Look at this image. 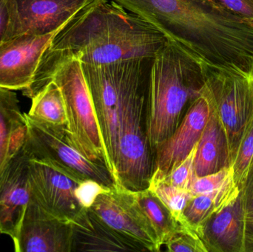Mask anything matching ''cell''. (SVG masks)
<instances>
[{"label":"cell","instance_id":"cell-1","mask_svg":"<svg viewBox=\"0 0 253 252\" xmlns=\"http://www.w3.org/2000/svg\"><path fill=\"white\" fill-rule=\"evenodd\" d=\"M202 66L253 76V22L213 0H114Z\"/></svg>","mask_w":253,"mask_h":252},{"label":"cell","instance_id":"cell-2","mask_svg":"<svg viewBox=\"0 0 253 252\" xmlns=\"http://www.w3.org/2000/svg\"><path fill=\"white\" fill-rule=\"evenodd\" d=\"M166 42L158 30L114 0H92L55 36L43 56L104 65L153 58Z\"/></svg>","mask_w":253,"mask_h":252},{"label":"cell","instance_id":"cell-3","mask_svg":"<svg viewBox=\"0 0 253 252\" xmlns=\"http://www.w3.org/2000/svg\"><path fill=\"white\" fill-rule=\"evenodd\" d=\"M204 67L167 42L152 59L147 100V136L152 153L179 125L185 108L201 94Z\"/></svg>","mask_w":253,"mask_h":252},{"label":"cell","instance_id":"cell-4","mask_svg":"<svg viewBox=\"0 0 253 252\" xmlns=\"http://www.w3.org/2000/svg\"><path fill=\"white\" fill-rule=\"evenodd\" d=\"M152 59H128L120 108L116 184L132 191L147 189L153 173V156L147 136Z\"/></svg>","mask_w":253,"mask_h":252},{"label":"cell","instance_id":"cell-5","mask_svg":"<svg viewBox=\"0 0 253 252\" xmlns=\"http://www.w3.org/2000/svg\"><path fill=\"white\" fill-rule=\"evenodd\" d=\"M51 81L63 97L65 129L71 142L87 159L106 166L102 134L83 64L71 58L42 56L34 81L23 90L24 95L32 99Z\"/></svg>","mask_w":253,"mask_h":252},{"label":"cell","instance_id":"cell-6","mask_svg":"<svg viewBox=\"0 0 253 252\" xmlns=\"http://www.w3.org/2000/svg\"><path fill=\"white\" fill-rule=\"evenodd\" d=\"M204 71L202 92L224 127L232 167L253 117V76L211 67H204Z\"/></svg>","mask_w":253,"mask_h":252},{"label":"cell","instance_id":"cell-7","mask_svg":"<svg viewBox=\"0 0 253 252\" xmlns=\"http://www.w3.org/2000/svg\"><path fill=\"white\" fill-rule=\"evenodd\" d=\"M127 59L104 65L83 64L106 155L107 168L116 183L120 112ZM117 185V184H116Z\"/></svg>","mask_w":253,"mask_h":252},{"label":"cell","instance_id":"cell-8","mask_svg":"<svg viewBox=\"0 0 253 252\" xmlns=\"http://www.w3.org/2000/svg\"><path fill=\"white\" fill-rule=\"evenodd\" d=\"M26 117L24 147L31 159L50 163L73 173L113 188L115 181L106 166L87 159L71 142L65 126H56Z\"/></svg>","mask_w":253,"mask_h":252},{"label":"cell","instance_id":"cell-9","mask_svg":"<svg viewBox=\"0 0 253 252\" xmlns=\"http://www.w3.org/2000/svg\"><path fill=\"white\" fill-rule=\"evenodd\" d=\"M83 176L50 163L31 159L28 180L31 198L44 211L71 223L84 210L77 190L85 180Z\"/></svg>","mask_w":253,"mask_h":252},{"label":"cell","instance_id":"cell-10","mask_svg":"<svg viewBox=\"0 0 253 252\" xmlns=\"http://www.w3.org/2000/svg\"><path fill=\"white\" fill-rule=\"evenodd\" d=\"M90 209L108 226L141 244L147 252L161 251L157 236L132 199L129 189L116 185L98 195Z\"/></svg>","mask_w":253,"mask_h":252},{"label":"cell","instance_id":"cell-11","mask_svg":"<svg viewBox=\"0 0 253 252\" xmlns=\"http://www.w3.org/2000/svg\"><path fill=\"white\" fill-rule=\"evenodd\" d=\"M211 115V105L202 92L190 104L179 125L159 144L153 154L151 178L164 179L196 146Z\"/></svg>","mask_w":253,"mask_h":252},{"label":"cell","instance_id":"cell-12","mask_svg":"<svg viewBox=\"0 0 253 252\" xmlns=\"http://www.w3.org/2000/svg\"><path fill=\"white\" fill-rule=\"evenodd\" d=\"M63 28L45 35L16 36L0 43V87L12 90L28 88L43 55Z\"/></svg>","mask_w":253,"mask_h":252},{"label":"cell","instance_id":"cell-13","mask_svg":"<svg viewBox=\"0 0 253 252\" xmlns=\"http://www.w3.org/2000/svg\"><path fill=\"white\" fill-rule=\"evenodd\" d=\"M13 242L16 252H73L72 228L31 198Z\"/></svg>","mask_w":253,"mask_h":252},{"label":"cell","instance_id":"cell-14","mask_svg":"<svg viewBox=\"0 0 253 252\" xmlns=\"http://www.w3.org/2000/svg\"><path fill=\"white\" fill-rule=\"evenodd\" d=\"M30 161L31 157L23 144L0 174V233L12 241L17 235L31 200Z\"/></svg>","mask_w":253,"mask_h":252},{"label":"cell","instance_id":"cell-15","mask_svg":"<svg viewBox=\"0 0 253 252\" xmlns=\"http://www.w3.org/2000/svg\"><path fill=\"white\" fill-rule=\"evenodd\" d=\"M92 0H13L16 36H42L63 28Z\"/></svg>","mask_w":253,"mask_h":252},{"label":"cell","instance_id":"cell-16","mask_svg":"<svg viewBox=\"0 0 253 252\" xmlns=\"http://www.w3.org/2000/svg\"><path fill=\"white\" fill-rule=\"evenodd\" d=\"M71 224L73 252H147L108 226L90 208L84 209Z\"/></svg>","mask_w":253,"mask_h":252},{"label":"cell","instance_id":"cell-17","mask_svg":"<svg viewBox=\"0 0 253 252\" xmlns=\"http://www.w3.org/2000/svg\"><path fill=\"white\" fill-rule=\"evenodd\" d=\"M202 238L208 252H247L246 220L241 193L207 222Z\"/></svg>","mask_w":253,"mask_h":252},{"label":"cell","instance_id":"cell-18","mask_svg":"<svg viewBox=\"0 0 253 252\" xmlns=\"http://www.w3.org/2000/svg\"><path fill=\"white\" fill-rule=\"evenodd\" d=\"M27 130L25 113L21 111L16 93L0 87V174L23 146Z\"/></svg>","mask_w":253,"mask_h":252},{"label":"cell","instance_id":"cell-19","mask_svg":"<svg viewBox=\"0 0 253 252\" xmlns=\"http://www.w3.org/2000/svg\"><path fill=\"white\" fill-rule=\"evenodd\" d=\"M231 167L228 142L224 127L211 108L208 124L197 144L194 173L202 177Z\"/></svg>","mask_w":253,"mask_h":252},{"label":"cell","instance_id":"cell-20","mask_svg":"<svg viewBox=\"0 0 253 252\" xmlns=\"http://www.w3.org/2000/svg\"><path fill=\"white\" fill-rule=\"evenodd\" d=\"M240 192V188L233 181L219 190L193 196L184 209L180 225L191 229L202 238L207 222L236 200Z\"/></svg>","mask_w":253,"mask_h":252},{"label":"cell","instance_id":"cell-21","mask_svg":"<svg viewBox=\"0 0 253 252\" xmlns=\"http://www.w3.org/2000/svg\"><path fill=\"white\" fill-rule=\"evenodd\" d=\"M132 199L144 215L163 247L168 237L179 226L165 204L148 189L129 190Z\"/></svg>","mask_w":253,"mask_h":252},{"label":"cell","instance_id":"cell-22","mask_svg":"<svg viewBox=\"0 0 253 252\" xmlns=\"http://www.w3.org/2000/svg\"><path fill=\"white\" fill-rule=\"evenodd\" d=\"M31 100L32 105L27 113L31 118L52 125L66 127L63 97L53 81L47 83Z\"/></svg>","mask_w":253,"mask_h":252},{"label":"cell","instance_id":"cell-23","mask_svg":"<svg viewBox=\"0 0 253 252\" xmlns=\"http://www.w3.org/2000/svg\"><path fill=\"white\" fill-rule=\"evenodd\" d=\"M147 189L168 209L177 223L181 224L183 213L193 195L188 189L174 186L164 179L150 178Z\"/></svg>","mask_w":253,"mask_h":252},{"label":"cell","instance_id":"cell-24","mask_svg":"<svg viewBox=\"0 0 253 252\" xmlns=\"http://www.w3.org/2000/svg\"><path fill=\"white\" fill-rule=\"evenodd\" d=\"M253 158V117L241 141L232 168L235 181L242 188Z\"/></svg>","mask_w":253,"mask_h":252},{"label":"cell","instance_id":"cell-25","mask_svg":"<svg viewBox=\"0 0 253 252\" xmlns=\"http://www.w3.org/2000/svg\"><path fill=\"white\" fill-rule=\"evenodd\" d=\"M164 246L170 252H208L200 236L181 225L171 233Z\"/></svg>","mask_w":253,"mask_h":252},{"label":"cell","instance_id":"cell-26","mask_svg":"<svg viewBox=\"0 0 253 252\" xmlns=\"http://www.w3.org/2000/svg\"><path fill=\"white\" fill-rule=\"evenodd\" d=\"M233 181L235 179L233 168L226 167L216 173L202 177L195 176L189 191L193 196H196L219 190Z\"/></svg>","mask_w":253,"mask_h":252},{"label":"cell","instance_id":"cell-27","mask_svg":"<svg viewBox=\"0 0 253 252\" xmlns=\"http://www.w3.org/2000/svg\"><path fill=\"white\" fill-rule=\"evenodd\" d=\"M247 225V252H253V158L241 188Z\"/></svg>","mask_w":253,"mask_h":252},{"label":"cell","instance_id":"cell-28","mask_svg":"<svg viewBox=\"0 0 253 252\" xmlns=\"http://www.w3.org/2000/svg\"><path fill=\"white\" fill-rule=\"evenodd\" d=\"M197 144L192 149L187 158L171 170L164 180L181 189H188L194 179V159Z\"/></svg>","mask_w":253,"mask_h":252},{"label":"cell","instance_id":"cell-29","mask_svg":"<svg viewBox=\"0 0 253 252\" xmlns=\"http://www.w3.org/2000/svg\"><path fill=\"white\" fill-rule=\"evenodd\" d=\"M111 189L91 179H85L79 186L77 197L82 207L88 209L93 205L98 195Z\"/></svg>","mask_w":253,"mask_h":252},{"label":"cell","instance_id":"cell-30","mask_svg":"<svg viewBox=\"0 0 253 252\" xmlns=\"http://www.w3.org/2000/svg\"><path fill=\"white\" fill-rule=\"evenodd\" d=\"M14 28L13 0H0V43L12 38Z\"/></svg>","mask_w":253,"mask_h":252},{"label":"cell","instance_id":"cell-31","mask_svg":"<svg viewBox=\"0 0 253 252\" xmlns=\"http://www.w3.org/2000/svg\"><path fill=\"white\" fill-rule=\"evenodd\" d=\"M234 14L253 22V0H213Z\"/></svg>","mask_w":253,"mask_h":252},{"label":"cell","instance_id":"cell-32","mask_svg":"<svg viewBox=\"0 0 253 252\" xmlns=\"http://www.w3.org/2000/svg\"></svg>","mask_w":253,"mask_h":252}]
</instances>
